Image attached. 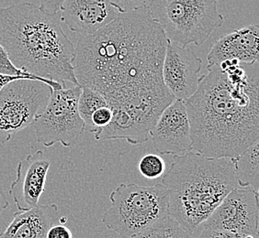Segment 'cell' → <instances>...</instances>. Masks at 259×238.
Masks as SVG:
<instances>
[{"instance_id": "cell-1", "label": "cell", "mask_w": 259, "mask_h": 238, "mask_svg": "<svg viewBox=\"0 0 259 238\" xmlns=\"http://www.w3.org/2000/svg\"><path fill=\"white\" fill-rule=\"evenodd\" d=\"M167 41L148 7L119 13L78 40L73 60L78 85L100 93L112 111L154 127L175 100L162 76Z\"/></svg>"}, {"instance_id": "cell-2", "label": "cell", "mask_w": 259, "mask_h": 238, "mask_svg": "<svg viewBox=\"0 0 259 238\" xmlns=\"http://www.w3.org/2000/svg\"><path fill=\"white\" fill-rule=\"evenodd\" d=\"M207 71L185 101L192 150L234 159L259 140L258 63L225 61Z\"/></svg>"}, {"instance_id": "cell-3", "label": "cell", "mask_w": 259, "mask_h": 238, "mask_svg": "<svg viewBox=\"0 0 259 238\" xmlns=\"http://www.w3.org/2000/svg\"><path fill=\"white\" fill-rule=\"evenodd\" d=\"M60 16L29 2L0 8V43L18 69L42 79L78 85L73 67L75 46Z\"/></svg>"}, {"instance_id": "cell-4", "label": "cell", "mask_w": 259, "mask_h": 238, "mask_svg": "<svg viewBox=\"0 0 259 238\" xmlns=\"http://www.w3.org/2000/svg\"><path fill=\"white\" fill-rule=\"evenodd\" d=\"M160 183L168 193V215L190 236L239 187L233 159L208 158L194 151L174 156Z\"/></svg>"}, {"instance_id": "cell-5", "label": "cell", "mask_w": 259, "mask_h": 238, "mask_svg": "<svg viewBox=\"0 0 259 238\" xmlns=\"http://www.w3.org/2000/svg\"><path fill=\"white\" fill-rule=\"evenodd\" d=\"M111 206L101 223L120 238H133L168 215V193L159 183L154 186L121 184L111 192Z\"/></svg>"}, {"instance_id": "cell-6", "label": "cell", "mask_w": 259, "mask_h": 238, "mask_svg": "<svg viewBox=\"0 0 259 238\" xmlns=\"http://www.w3.org/2000/svg\"><path fill=\"white\" fill-rule=\"evenodd\" d=\"M148 9L167 40L184 47L204 44L225 22L218 0H151Z\"/></svg>"}, {"instance_id": "cell-7", "label": "cell", "mask_w": 259, "mask_h": 238, "mask_svg": "<svg viewBox=\"0 0 259 238\" xmlns=\"http://www.w3.org/2000/svg\"><path fill=\"white\" fill-rule=\"evenodd\" d=\"M80 94L79 85L53 89L45 109L32 124L38 143L46 148L61 143L68 148L79 141L87 127L78 113Z\"/></svg>"}, {"instance_id": "cell-8", "label": "cell", "mask_w": 259, "mask_h": 238, "mask_svg": "<svg viewBox=\"0 0 259 238\" xmlns=\"http://www.w3.org/2000/svg\"><path fill=\"white\" fill-rule=\"evenodd\" d=\"M53 88L38 80L20 79L0 90V143L33 124L49 101Z\"/></svg>"}, {"instance_id": "cell-9", "label": "cell", "mask_w": 259, "mask_h": 238, "mask_svg": "<svg viewBox=\"0 0 259 238\" xmlns=\"http://www.w3.org/2000/svg\"><path fill=\"white\" fill-rule=\"evenodd\" d=\"M258 192L249 187H237L225 196L200 226L258 237Z\"/></svg>"}, {"instance_id": "cell-10", "label": "cell", "mask_w": 259, "mask_h": 238, "mask_svg": "<svg viewBox=\"0 0 259 238\" xmlns=\"http://www.w3.org/2000/svg\"><path fill=\"white\" fill-rule=\"evenodd\" d=\"M202 60L194 50L168 40L162 68L163 81L175 99L186 101L198 89Z\"/></svg>"}, {"instance_id": "cell-11", "label": "cell", "mask_w": 259, "mask_h": 238, "mask_svg": "<svg viewBox=\"0 0 259 238\" xmlns=\"http://www.w3.org/2000/svg\"><path fill=\"white\" fill-rule=\"evenodd\" d=\"M150 137L159 154L182 156L193 151L185 101L175 99L163 110L151 130Z\"/></svg>"}, {"instance_id": "cell-12", "label": "cell", "mask_w": 259, "mask_h": 238, "mask_svg": "<svg viewBox=\"0 0 259 238\" xmlns=\"http://www.w3.org/2000/svg\"><path fill=\"white\" fill-rule=\"evenodd\" d=\"M51 162L41 150L28 155L17 167L15 181L10 188V195L19 211H25L39 205L45 191Z\"/></svg>"}, {"instance_id": "cell-13", "label": "cell", "mask_w": 259, "mask_h": 238, "mask_svg": "<svg viewBox=\"0 0 259 238\" xmlns=\"http://www.w3.org/2000/svg\"><path fill=\"white\" fill-rule=\"evenodd\" d=\"M59 14L71 31L85 36L108 25L119 12L109 0H65Z\"/></svg>"}, {"instance_id": "cell-14", "label": "cell", "mask_w": 259, "mask_h": 238, "mask_svg": "<svg viewBox=\"0 0 259 238\" xmlns=\"http://www.w3.org/2000/svg\"><path fill=\"white\" fill-rule=\"evenodd\" d=\"M258 26L234 30L215 41L207 55L208 65H220L222 62L233 60L240 64L258 63Z\"/></svg>"}, {"instance_id": "cell-15", "label": "cell", "mask_w": 259, "mask_h": 238, "mask_svg": "<svg viewBox=\"0 0 259 238\" xmlns=\"http://www.w3.org/2000/svg\"><path fill=\"white\" fill-rule=\"evenodd\" d=\"M58 207L55 204L18 211L0 233V238H46L48 230L58 223Z\"/></svg>"}, {"instance_id": "cell-16", "label": "cell", "mask_w": 259, "mask_h": 238, "mask_svg": "<svg viewBox=\"0 0 259 238\" xmlns=\"http://www.w3.org/2000/svg\"><path fill=\"white\" fill-rule=\"evenodd\" d=\"M237 184L242 188H252L258 192L259 140L233 159Z\"/></svg>"}, {"instance_id": "cell-17", "label": "cell", "mask_w": 259, "mask_h": 238, "mask_svg": "<svg viewBox=\"0 0 259 238\" xmlns=\"http://www.w3.org/2000/svg\"><path fill=\"white\" fill-rule=\"evenodd\" d=\"M190 234L169 215L160 219L133 238H189Z\"/></svg>"}, {"instance_id": "cell-18", "label": "cell", "mask_w": 259, "mask_h": 238, "mask_svg": "<svg viewBox=\"0 0 259 238\" xmlns=\"http://www.w3.org/2000/svg\"><path fill=\"white\" fill-rule=\"evenodd\" d=\"M109 106L104 97L94 90L88 87H81V94L78 99V113L84 120L85 126L91 127V116L96 110L100 107Z\"/></svg>"}, {"instance_id": "cell-19", "label": "cell", "mask_w": 259, "mask_h": 238, "mask_svg": "<svg viewBox=\"0 0 259 238\" xmlns=\"http://www.w3.org/2000/svg\"><path fill=\"white\" fill-rule=\"evenodd\" d=\"M138 169L145 178L155 180L161 178L165 172V162L157 154H146L140 159Z\"/></svg>"}, {"instance_id": "cell-20", "label": "cell", "mask_w": 259, "mask_h": 238, "mask_svg": "<svg viewBox=\"0 0 259 238\" xmlns=\"http://www.w3.org/2000/svg\"><path fill=\"white\" fill-rule=\"evenodd\" d=\"M0 74L9 75H18V76H26V77H29L30 79L41 81V82L46 83L47 85H50L51 87L54 90L60 89V88L65 87V86L61 85L60 84H58L56 82L42 79V78L30 75V74H27L25 72L18 69L15 65L12 64V62L10 61L9 54L7 53V51L4 49V47L1 45V43H0Z\"/></svg>"}, {"instance_id": "cell-21", "label": "cell", "mask_w": 259, "mask_h": 238, "mask_svg": "<svg viewBox=\"0 0 259 238\" xmlns=\"http://www.w3.org/2000/svg\"><path fill=\"white\" fill-rule=\"evenodd\" d=\"M112 115H113V112L110 106H104L96 110L91 116L90 132L94 134L100 129L107 127L110 124L112 119Z\"/></svg>"}, {"instance_id": "cell-22", "label": "cell", "mask_w": 259, "mask_h": 238, "mask_svg": "<svg viewBox=\"0 0 259 238\" xmlns=\"http://www.w3.org/2000/svg\"><path fill=\"white\" fill-rule=\"evenodd\" d=\"M151 0H109L110 5L119 13H127L130 11L147 8Z\"/></svg>"}, {"instance_id": "cell-23", "label": "cell", "mask_w": 259, "mask_h": 238, "mask_svg": "<svg viewBox=\"0 0 259 238\" xmlns=\"http://www.w3.org/2000/svg\"><path fill=\"white\" fill-rule=\"evenodd\" d=\"M199 238H258L253 235L235 233L225 229L203 227Z\"/></svg>"}, {"instance_id": "cell-24", "label": "cell", "mask_w": 259, "mask_h": 238, "mask_svg": "<svg viewBox=\"0 0 259 238\" xmlns=\"http://www.w3.org/2000/svg\"><path fill=\"white\" fill-rule=\"evenodd\" d=\"M46 238H73V233L65 224H54L46 233Z\"/></svg>"}, {"instance_id": "cell-25", "label": "cell", "mask_w": 259, "mask_h": 238, "mask_svg": "<svg viewBox=\"0 0 259 238\" xmlns=\"http://www.w3.org/2000/svg\"><path fill=\"white\" fill-rule=\"evenodd\" d=\"M64 1L65 0H40V7L46 13L57 15L60 13Z\"/></svg>"}, {"instance_id": "cell-26", "label": "cell", "mask_w": 259, "mask_h": 238, "mask_svg": "<svg viewBox=\"0 0 259 238\" xmlns=\"http://www.w3.org/2000/svg\"><path fill=\"white\" fill-rule=\"evenodd\" d=\"M30 79L26 76H18V75H9L0 74V90L4 88L6 85H9L11 82H14L16 80L20 79ZM32 80V79H31Z\"/></svg>"}, {"instance_id": "cell-27", "label": "cell", "mask_w": 259, "mask_h": 238, "mask_svg": "<svg viewBox=\"0 0 259 238\" xmlns=\"http://www.w3.org/2000/svg\"><path fill=\"white\" fill-rule=\"evenodd\" d=\"M8 206H9V202L6 198L3 189L1 188V186H0V215L5 209L8 208Z\"/></svg>"}, {"instance_id": "cell-28", "label": "cell", "mask_w": 259, "mask_h": 238, "mask_svg": "<svg viewBox=\"0 0 259 238\" xmlns=\"http://www.w3.org/2000/svg\"><path fill=\"white\" fill-rule=\"evenodd\" d=\"M66 222H67V218L65 216H63V217L58 219V223H61V224H65Z\"/></svg>"}]
</instances>
